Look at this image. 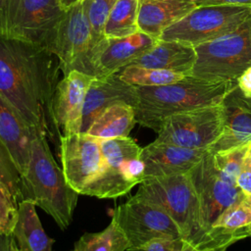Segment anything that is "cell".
I'll return each mask as SVG.
<instances>
[{
	"mask_svg": "<svg viewBox=\"0 0 251 251\" xmlns=\"http://www.w3.org/2000/svg\"><path fill=\"white\" fill-rule=\"evenodd\" d=\"M247 147L248 144L212 153L214 166L224 180L236 184V178L243 169Z\"/></svg>",
	"mask_w": 251,
	"mask_h": 251,
	"instance_id": "obj_28",
	"label": "cell"
},
{
	"mask_svg": "<svg viewBox=\"0 0 251 251\" xmlns=\"http://www.w3.org/2000/svg\"><path fill=\"white\" fill-rule=\"evenodd\" d=\"M159 41L142 31L121 38L104 37L89 54L90 75L102 77L120 72L150 51Z\"/></svg>",
	"mask_w": 251,
	"mask_h": 251,
	"instance_id": "obj_15",
	"label": "cell"
},
{
	"mask_svg": "<svg viewBox=\"0 0 251 251\" xmlns=\"http://www.w3.org/2000/svg\"><path fill=\"white\" fill-rule=\"evenodd\" d=\"M0 179L9 187L18 202L21 200V174L7 147L0 140Z\"/></svg>",
	"mask_w": 251,
	"mask_h": 251,
	"instance_id": "obj_31",
	"label": "cell"
},
{
	"mask_svg": "<svg viewBox=\"0 0 251 251\" xmlns=\"http://www.w3.org/2000/svg\"><path fill=\"white\" fill-rule=\"evenodd\" d=\"M60 72L50 50L0 34V94L30 128L51 137H56L51 103Z\"/></svg>",
	"mask_w": 251,
	"mask_h": 251,
	"instance_id": "obj_1",
	"label": "cell"
},
{
	"mask_svg": "<svg viewBox=\"0 0 251 251\" xmlns=\"http://www.w3.org/2000/svg\"><path fill=\"white\" fill-rule=\"evenodd\" d=\"M236 185L246 197L251 196V170L243 168L236 178Z\"/></svg>",
	"mask_w": 251,
	"mask_h": 251,
	"instance_id": "obj_34",
	"label": "cell"
},
{
	"mask_svg": "<svg viewBox=\"0 0 251 251\" xmlns=\"http://www.w3.org/2000/svg\"><path fill=\"white\" fill-rule=\"evenodd\" d=\"M73 251H74V250H73Z\"/></svg>",
	"mask_w": 251,
	"mask_h": 251,
	"instance_id": "obj_44",
	"label": "cell"
},
{
	"mask_svg": "<svg viewBox=\"0 0 251 251\" xmlns=\"http://www.w3.org/2000/svg\"><path fill=\"white\" fill-rule=\"evenodd\" d=\"M128 241L112 218L106 228L98 232H86L75 243L74 251H127Z\"/></svg>",
	"mask_w": 251,
	"mask_h": 251,
	"instance_id": "obj_26",
	"label": "cell"
},
{
	"mask_svg": "<svg viewBox=\"0 0 251 251\" xmlns=\"http://www.w3.org/2000/svg\"><path fill=\"white\" fill-rule=\"evenodd\" d=\"M188 176L198 196L201 224L207 235L208 247L213 249L210 243V231L213 224L225 210L246 196L236 184H231L220 176L209 150L201 161L191 169Z\"/></svg>",
	"mask_w": 251,
	"mask_h": 251,
	"instance_id": "obj_11",
	"label": "cell"
},
{
	"mask_svg": "<svg viewBox=\"0 0 251 251\" xmlns=\"http://www.w3.org/2000/svg\"><path fill=\"white\" fill-rule=\"evenodd\" d=\"M4 4H5V0H0V18H1V16H2V13H3Z\"/></svg>",
	"mask_w": 251,
	"mask_h": 251,
	"instance_id": "obj_40",
	"label": "cell"
},
{
	"mask_svg": "<svg viewBox=\"0 0 251 251\" xmlns=\"http://www.w3.org/2000/svg\"><path fill=\"white\" fill-rule=\"evenodd\" d=\"M193 0H139L138 29L160 38L165 29L196 8Z\"/></svg>",
	"mask_w": 251,
	"mask_h": 251,
	"instance_id": "obj_19",
	"label": "cell"
},
{
	"mask_svg": "<svg viewBox=\"0 0 251 251\" xmlns=\"http://www.w3.org/2000/svg\"><path fill=\"white\" fill-rule=\"evenodd\" d=\"M117 103H126L134 107L135 86L122 80L118 73L94 77L85 96L80 132H85L92 121L104 109Z\"/></svg>",
	"mask_w": 251,
	"mask_h": 251,
	"instance_id": "obj_17",
	"label": "cell"
},
{
	"mask_svg": "<svg viewBox=\"0 0 251 251\" xmlns=\"http://www.w3.org/2000/svg\"><path fill=\"white\" fill-rule=\"evenodd\" d=\"M249 236H251V227H250V230H249Z\"/></svg>",
	"mask_w": 251,
	"mask_h": 251,
	"instance_id": "obj_43",
	"label": "cell"
},
{
	"mask_svg": "<svg viewBox=\"0 0 251 251\" xmlns=\"http://www.w3.org/2000/svg\"><path fill=\"white\" fill-rule=\"evenodd\" d=\"M81 0H58L59 4L61 5V7L64 10H69L70 8H72L73 6L76 5L77 3H79Z\"/></svg>",
	"mask_w": 251,
	"mask_h": 251,
	"instance_id": "obj_38",
	"label": "cell"
},
{
	"mask_svg": "<svg viewBox=\"0 0 251 251\" xmlns=\"http://www.w3.org/2000/svg\"><path fill=\"white\" fill-rule=\"evenodd\" d=\"M231 94H232L233 98L235 99V101H236L240 106H242L243 108H245L246 110H248V111L251 112V99H248V98L243 97L242 94L240 93L238 87L234 88V89L231 91Z\"/></svg>",
	"mask_w": 251,
	"mask_h": 251,
	"instance_id": "obj_37",
	"label": "cell"
},
{
	"mask_svg": "<svg viewBox=\"0 0 251 251\" xmlns=\"http://www.w3.org/2000/svg\"><path fill=\"white\" fill-rule=\"evenodd\" d=\"M246 198H247V199H248V200L251 202V196H250V197H246Z\"/></svg>",
	"mask_w": 251,
	"mask_h": 251,
	"instance_id": "obj_42",
	"label": "cell"
},
{
	"mask_svg": "<svg viewBox=\"0 0 251 251\" xmlns=\"http://www.w3.org/2000/svg\"><path fill=\"white\" fill-rule=\"evenodd\" d=\"M65 13L58 0H5L0 34L51 51Z\"/></svg>",
	"mask_w": 251,
	"mask_h": 251,
	"instance_id": "obj_7",
	"label": "cell"
},
{
	"mask_svg": "<svg viewBox=\"0 0 251 251\" xmlns=\"http://www.w3.org/2000/svg\"><path fill=\"white\" fill-rule=\"evenodd\" d=\"M0 251H21L14 239L10 235H0Z\"/></svg>",
	"mask_w": 251,
	"mask_h": 251,
	"instance_id": "obj_36",
	"label": "cell"
},
{
	"mask_svg": "<svg viewBox=\"0 0 251 251\" xmlns=\"http://www.w3.org/2000/svg\"><path fill=\"white\" fill-rule=\"evenodd\" d=\"M94 77L74 70L58 82L51 103V118L59 138L80 132L85 96Z\"/></svg>",
	"mask_w": 251,
	"mask_h": 251,
	"instance_id": "obj_14",
	"label": "cell"
},
{
	"mask_svg": "<svg viewBox=\"0 0 251 251\" xmlns=\"http://www.w3.org/2000/svg\"><path fill=\"white\" fill-rule=\"evenodd\" d=\"M237 87L236 81H208L185 75L181 80L159 86H135L136 124L156 133L163 121L175 114L219 105Z\"/></svg>",
	"mask_w": 251,
	"mask_h": 251,
	"instance_id": "obj_2",
	"label": "cell"
},
{
	"mask_svg": "<svg viewBox=\"0 0 251 251\" xmlns=\"http://www.w3.org/2000/svg\"><path fill=\"white\" fill-rule=\"evenodd\" d=\"M143 251H198L196 247L183 237L161 238L149 242Z\"/></svg>",
	"mask_w": 251,
	"mask_h": 251,
	"instance_id": "obj_32",
	"label": "cell"
},
{
	"mask_svg": "<svg viewBox=\"0 0 251 251\" xmlns=\"http://www.w3.org/2000/svg\"><path fill=\"white\" fill-rule=\"evenodd\" d=\"M243 168H247L251 170V143L248 144L245 157H244V162H243Z\"/></svg>",
	"mask_w": 251,
	"mask_h": 251,
	"instance_id": "obj_39",
	"label": "cell"
},
{
	"mask_svg": "<svg viewBox=\"0 0 251 251\" xmlns=\"http://www.w3.org/2000/svg\"><path fill=\"white\" fill-rule=\"evenodd\" d=\"M135 124L134 108L126 103H117L104 109L83 133L97 139L127 137Z\"/></svg>",
	"mask_w": 251,
	"mask_h": 251,
	"instance_id": "obj_24",
	"label": "cell"
},
{
	"mask_svg": "<svg viewBox=\"0 0 251 251\" xmlns=\"http://www.w3.org/2000/svg\"><path fill=\"white\" fill-rule=\"evenodd\" d=\"M251 202L245 197L225 210L215 221L210 231L211 248H227L249 236Z\"/></svg>",
	"mask_w": 251,
	"mask_h": 251,
	"instance_id": "obj_21",
	"label": "cell"
},
{
	"mask_svg": "<svg viewBox=\"0 0 251 251\" xmlns=\"http://www.w3.org/2000/svg\"><path fill=\"white\" fill-rule=\"evenodd\" d=\"M251 21V5L198 6L165 29L159 39L192 46L229 34Z\"/></svg>",
	"mask_w": 251,
	"mask_h": 251,
	"instance_id": "obj_8",
	"label": "cell"
},
{
	"mask_svg": "<svg viewBox=\"0 0 251 251\" xmlns=\"http://www.w3.org/2000/svg\"><path fill=\"white\" fill-rule=\"evenodd\" d=\"M139 0H117L104 26V37L121 38L137 31Z\"/></svg>",
	"mask_w": 251,
	"mask_h": 251,
	"instance_id": "obj_25",
	"label": "cell"
},
{
	"mask_svg": "<svg viewBox=\"0 0 251 251\" xmlns=\"http://www.w3.org/2000/svg\"><path fill=\"white\" fill-rule=\"evenodd\" d=\"M77 196L56 163L46 135L36 134L31 141L26 171L21 176L20 201L33 202L51 216L61 229H66L73 220Z\"/></svg>",
	"mask_w": 251,
	"mask_h": 251,
	"instance_id": "obj_3",
	"label": "cell"
},
{
	"mask_svg": "<svg viewBox=\"0 0 251 251\" xmlns=\"http://www.w3.org/2000/svg\"><path fill=\"white\" fill-rule=\"evenodd\" d=\"M196 6L207 5H251V0H193Z\"/></svg>",
	"mask_w": 251,
	"mask_h": 251,
	"instance_id": "obj_35",
	"label": "cell"
},
{
	"mask_svg": "<svg viewBox=\"0 0 251 251\" xmlns=\"http://www.w3.org/2000/svg\"><path fill=\"white\" fill-rule=\"evenodd\" d=\"M194 48L196 60L189 75L214 82L236 81L251 65V21Z\"/></svg>",
	"mask_w": 251,
	"mask_h": 251,
	"instance_id": "obj_6",
	"label": "cell"
},
{
	"mask_svg": "<svg viewBox=\"0 0 251 251\" xmlns=\"http://www.w3.org/2000/svg\"><path fill=\"white\" fill-rule=\"evenodd\" d=\"M112 218L128 241L127 251H143L155 239L182 237L178 226L165 211L134 196L119 205Z\"/></svg>",
	"mask_w": 251,
	"mask_h": 251,
	"instance_id": "obj_9",
	"label": "cell"
},
{
	"mask_svg": "<svg viewBox=\"0 0 251 251\" xmlns=\"http://www.w3.org/2000/svg\"><path fill=\"white\" fill-rule=\"evenodd\" d=\"M133 196L165 211L178 226L181 236L198 251L209 249L198 196L188 174L146 178Z\"/></svg>",
	"mask_w": 251,
	"mask_h": 251,
	"instance_id": "obj_4",
	"label": "cell"
},
{
	"mask_svg": "<svg viewBox=\"0 0 251 251\" xmlns=\"http://www.w3.org/2000/svg\"><path fill=\"white\" fill-rule=\"evenodd\" d=\"M125 82L133 86H159L181 80L185 75L137 65H127L118 72Z\"/></svg>",
	"mask_w": 251,
	"mask_h": 251,
	"instance_id": "obj_27",
	"label": "cell"
},
{
	"mask_svg": "<svg viewBox=\"0 0 251 251\" xmlns=\"http://www.w3.org/2000/svg\"><path fill=\"white\" fill-rule=\"evenodd\" d=\"M36 134L0 94V140L10 152L21 176L26 171L31 141Z\"/></svg>",
	"mask_w": 251,
	"mask_h": 251,
	"instance_id": "obj_18",
	"label": "cell"
},
{
	"mask_svg": "<svg viewBox=\"0 0 251 251\" xmlns=\"http://www.w3.org/2000/svg\"><path fill=\"white\" fill-rule=\"evenodd\" d=\"M91 28V49L104 38V26L108 15L117 0H82ZM90 49V51H91Z\"/></svg>",
	"mask_w": 251,
	"mask_h": 251,
	"instance_id": "obj_29",
	"label": "cell"
},
{
	"mask_svg": "<svg viewBox=\"0 0 251 251\" xmlns=\"http://www.w3.org/2000/svg\"><path fill=\"white\" fill-rule=\"evenodd\" d=\"M226 248H213V249H208L205 251H226Z\"/></svg>",
	"mask_w": 251,
	"mask_h": 251,
	"instance_id": "obj_41",
	"label": "cell"
},
{
	"mask_svg": "<svg viewBox=\"0 0 251 251\" xmlns=\"http://www.w3.org/2000/svg\"><path fill=\"white\" fill-rule=\"evenodd\" d=\"M60 159L68 183L81 194L83 188L99 174L103 165L100 140L79 132L59 138Z\"/></svg>",
	"mask_w": 251,
	"mask_h": 251,
	"instance_id": "obj_13",
	"label": "cell"
},
{
	"mask_svg": "<svg viewBox=\"0 0 251 251\" xmlns=\"http://www.w3.org/2000/svg\"><path fill=\"white\" fill-rule=\"evenodd\" d=\"M236 83L242 96L251 99V65L237 78Z\"/></svg>",
	"mask_w": 251,
	"mask_h": 251,
	"instance_id": "obj_33",
	"label": "cell"
},
{
	"mask_svg": "<svg viewBox=\"0 0 251 251\" xmlns=\"http://www.w3.org/2000/svg\"><path fill=\"white\" fill-rule=\"evenodd\" d=\"M91 39V28L81 0L66 11L51 49L59 60L63 76L74 70L90 75Z\"/></svg>",
	"mask_w": 251,
	"mask_h": 251,
	"instance_id": "obj_12",
	"label": "cell"
},
{
	"mask_svg": "<svg viewBox=\"0 0 251 251\" xmlns=\"http://www.w3.org/2000/svg\"><path fill=\"white\" fill-rule=\"evenodd\" d=\"M224 121L223 103L175 114L163 121L154 141L208 149L222 133Z\"/></svg>",
	"mask_w": 251,
	"mask_h": 251,
	"instance_id": "obj_10",
	"label": "cell"
},
{
	"mask_svg": "<svg viewBox=\"0 0 251 251\" xmlns=\"http://www.w3.org/2000/svg\"><path fill=\"white\" fill-rule=\"evenodd\" d=\"M35 206L28 200L19 202L18 219L11 235L21 251H53L54 239L44 231Z\"/></svg>",
	"mask_w": 251,
	"mask_h": 251,
	"instance_id": "obj_23",
	"label": "cell"
},
{
	"mask_svg": "<svg viewBox=\"0 0 251 251\" xmlns=\"http://www.w3.org/2000/svg\"><path fill=\"white\" fill-rule=\"evenodd\" d=\"M224 127L218 139L208 148L211 153L251 143V112L240 106L231 92L223 102Z\"/></svg>",
	"mask_w": 251,
	"mask_h": 251,
	"instance_id": "obj_22",
	"label": "cell"
},
{
	"mask_svg": "<svg viewBox=\"0 0 251 251\" xmlns=\"http://www.w3.org/2000/svg\"><path fill=\"white\" fill-rule=\"evenodd\" d=\"M19 202L0 179V235L12 234L18 219Z\"/></svg>",
	"mask_w": 251,
	"mask_h": 251,
	"instance_id": "obj_30",
	"label": "cell"
},
{
	"mask_svg": "<svg viewBox=\"0 0 251 251\" xmlns=\"http://www.w3.org/2000/svg\"><path fill=\"white\" fill-rule=\"evenodd\" d=\"M103 165L81 194L98 198H118L144 180L142 148L129 136L99 139Z\"/></svg>",
	"mask_w": 251,
	"mask_h": 251,
	"instance_id": "obj_5",
	"label": "cell"
},
{
	"mask_svg": "<svg viewBox=\"0 0 251 251\" xmlns=\"http://www.w3.org/2000/svg\"><path fill=\"white\" fill-rule=\"evenodd\" d=\"M207 152L206 148H187L153 141L143 147L140 154L144 179L188 174Z\"/></svg>",
	"mask_w": 251,
	"mask_h": 251,
	"instance_id": "obj_16",
	"label": "cell"
},
{
	"mask_svg": "<svg viewBox=\"0 0 251 251\" xmlns=\"http://www.w3.org/2000/svg\"><path fill=\"white\" fill-rule=\"evenodd\" d=\"M196 60L194 46L176 41L162 40L130 65L172 71L188 75Z\"/></svg>",
	"mask_w": 251,
	"mask_h": 251,
	"instance_id": "obj_20",
	"label": "cell"
}]
</instances>
